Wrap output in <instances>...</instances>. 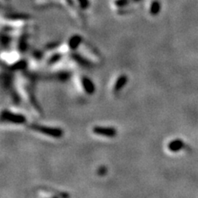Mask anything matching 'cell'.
Here are the masks:
<instances>
[{
	"label": "cell",
	"mask_w": 198,
	"mask_h": 198,
	"mask_svg": "<svg viewBox=\"0 0 198 198\" xmlns=\"http://www.w3.org/2000/svg\"><path fill=\"white\" fill-rule=\"evenodd\" d=\"M33 128L39 132L44 134V135L51 136V137H55V138H59L63 135L62 130L60 129H58V128L46 127V126H41V125H35Z\"/></svg>",
	"instance_id": "1"
},
{
	"label": "cell",
	"mask_w": 198,
	"mask_h": 198,
	"mask_svg": "<svg viewBox=\"0 0 198 198\" xmlns=\"http://www.w3.org/2000/svg\"><path fill=\"white\" fill-rule=\"evenodd\" d=\"M2 118L7 121H10L15 124H22V123H24L26 121V118L22 115L13 113L10 111H3L2 114Z\"/></svg>",
	"instance_id": "2"
},
{
	"label": "cell",
	"mask_w": 198,
	"mask_h": 198,
	"mask_svg": "<svg viewBox=\"0 0 198 198\" xmlns=\"http://www.w3.org/2000/svg\"><path fill=\"white\" fill-rule=\"evenodd\" d=\"M93 133L98 136H106V137H114L117 135V130L114 128L101 127L97 126L93 128Z\"/></svg>",
	"instance_id": "3"
},
{
	"label": "cell",
	"mask_w": 198,
	"mask_h": 198,
	"mask_svg": "<svg viewBox=\"0 0 198 198\" xmlns=\"http://www.w3.org/2000/svg\"><path fill=\"white\" fill-rule=\"evenodd\" d=\"M183 148V142L180 140H175L171 141L168 144V149L172 152H177L179 151Z\"/></svg>",
	"instance_id": "4"
},
{
	"label": "cell",
	"mask_w": 198,
	"mask_h": 198,
	"mask_svg": "<svg viewBox=\"0 0 198 198\" xmlns=\"http://www.w3.org/2000/svg\"><path fill=\"white\" fill-rule=\"evenodd\" d=\"M82 83H83V87H84V90L88 93H93V92H94V85H93L92 82L89 79L84 77L83 80H82Z\"/></svg>",
	"instance_id": "5"
},
{
	"label": "cell",
	"mask_w": 198,
	"mask_h": 198,
	"mask_svg": "<svg viewBox=\"0 0 198 198\" xmlns=\"http://www.w3.org/2000/svg\"><path fill=\"white\" fill-rule=\"evenodd\" d=\"M126 82H127V77L125 76V75H122V76L120 77L115 84V91L117 92V91L121 89L122 88L124 87V85L126 84Z\"/></svg>",
	"instance_id": "6"
},
{
	"label": "cell",
	"mask_w": 198,
	"mask_h": 198,
	"mask_svg": "<svg viewBox=\"0 0 198 198\" xmlns=\"http://www.w3.org/2000/svg\"><path fill=\"white\" fill-rule=\"evenodd\" d=\"M80 41H81L80 36H79V35H74V36H73V37L70 39V41H69V47H70L71 49H75L77 46L79 45Z\"/></svg>",
	"instance_id": "7"
},
{
	"label": "cell",
	"mask_w": 198,
	"mask_h": 198,
	"mask_svg": "<svg viewBox=\"0 0 198 198\" xmlns=\"http://www.w3.org/2000/svg\"><path fill=\"white\" fill-rule=\"evenodd\" d=\"M160 9V5L159 3H158V2H154V3L151 4V8H150V13L153 15H155V14H157L159 12Z\"/></svg>",
	"instance_id": "8"
},
{
	"label": "cell",
	"mask_w": 198,
	"mask_h": 198,
	"mask_svg": "<svg viewBox=\"0 0 198 198\" xmlns=\"http://www.w3.org/2000/svg\"><path fill=\"white\" fill-rule=\"evenodd\" d=\"M79 1V3H80V5H81V8H87L88 6V0H78Z\"/></svg>",
	"instance_id": "9"
},
{
	"label": "cell",
	"mask_w": 198,
	"mask_h": 198,
	"mask_svg": "<svg viewBox=\"0 0 198 198\" xmlns=\"http://www.w3.org/2000/svg\"><path fill=\"white\" fill-rule=\"evenodd\" d=\"M125 1H126V0H125Z\"/></svg>",
	"instance_id": "10"
}]
</instances>
